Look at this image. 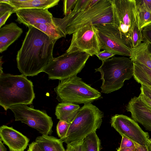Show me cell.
<instances>
[{
	"mask_svg": "<svg viewBox=\"0 0 151 151\" xmlns=\"http://www.w3.org/2000/svg\"><path fill=\"white\" fill-rule=\"evenodd\" d=\"M21 47L18 51L17 67L22 74L33 76L42 72L53 58L56 42L33 26L28 27Z\"/></svg>",
	"mask_w": 151,
	"mask_h": 151,
	"instance_id": "obj_1",
	"label": "cell"
},
{
	"mask_svg": "<svg viewBox=\"0 0 151 151\" xmlns=\"http://www.w3.org/2000/svg\"><path fill=\"white\" fill-rule=\"evenodd\" d=\"M35 97L33 83L26 76L0 75V105L5 110L13 106L32 104Z\"/></svg>",
	"mask_w": 151,
	"mask_h": 151,
	"instance_id": "obj_2",
	"label": "cell"
},
{
	"mask_svg": "<svg viewBox=\"0 0 151 151\" xmlns=\"http://www.w3.org/2000/svg\"><path fill=\"white\" fill-rule=\"evenodd\" d=\"M133 62L124 57L114 56L102 61L101 66L95 69L101 73V92L108 94L122 88L124 81L133 76Z\"/></svg>",
	"mask_w": 151,
	"mask_h": 151,
	"instance_id": "obj_3",
	"label": "cell"
},
{
	"mask_svg": "<svg viewBox=\"0 0 151 151\" xmlns=\"http://www.w3.org/2000/svg\"><path fill=\"white\" fill-rule=\"evenodd\" d=\"M103 117V112L91 103L84 104L70 123L65 135L60 139L67 144L83 140L100 128Z\"/></svg>",
	"mask_w": 151,
	"mask_h": 151,
	"instance_id": "obj_4",
	"label": "cell"
},
{
	"mask_svg": "<svg viewBox=\"0 0 151 151\" xmlns=\"http://www.w3.org/2000/svg\"><path fill=\"white\" fill-rule=\"evenodd\" d=\"M54 90L57 95L56 99L60 103L85 104L102 97L100 92L77 76L60 80Z\"/></svg>",
	"mask_w": 151,
	"mask_h": 151,
	"instance_id": "obj_5",
	"label": "cell"
},
{
	"mask_svg": "<svg viewBox=\"0 0 151 151\" xmlns=\"http://www.w3.org/2000/svg\"><path fill=\"white\" fill-rule=\"evenodd\" d=\"M113 14L109 0H99L94 5L73 16L64 24L67 35L90 25L112 24Z\"/></svg>",
	"mask_w": 151,
	"mask_h": 151,
	"instance_id": "obj_6",
	"label": "cell"
},
{
	"mask_svg": "<svg viewBox=\"0 0 151 151\" xmlns=\"http://www.w3.org/2000/svg\"><path fill=\"white\" fill-rule=\"evenodd\" d=\"M90 56L82 52H66L53 58L42 71L49 79L60 80L77 76L84 67Z\"/></svg>",
	"mask_w": 151,
	"mask_h": 151,
	"instance_id": "obj_7",
	"label": "cell"
},
{
	"mask_svg": "<svg viewBox=\"0 0 151 151\" xmlns=\"http://www.w3.org/2000/svg\"><path fill=\"white\" fill-rule=\"evenodd\" d=\"M109 1L113 11L112 24L132 49V33L138 21L135 0Z\"/></svg>",
	"mask_w": 151,
	"mask_h": 151,
	"instance_id": "obj_8",
	"label": "cell"
},
{
	"mask_svg": "<svg viewBox=\"0 0 151 151\" xmlns=\"http://www.w3.org/2000/svg\"><path fill=\"white\" fill-rule=\"evenodd\" d=\"M13 113L16 121H20L34 128L42 135L51 134L52 118L45 112L29 107L26 105H17L9 108Z\"/></svg>",
	"mask_w": 151,
	"mask_h": 151,
	"instance_id": "obj_9",
	"label": "cell"
},
{
	"mask_svg": "<svg viewBox=\"0 0 151 151\" xmlns=\"http://www.w3.org/2000/svg\"><path fill=\"white\" fill-rule=\"evenodd\" d=\"M101 50L98 31L95 26L90 25L73 34L70 45L66 52L80 51L92 56L97 55Z\"/></svg>",
	"mask_w": 151,
	"mask_h": 151,
	"instance_id": "obj_10",
	"label": "cell"
},
{
	"mask_svg": "<svg viewBox=\"0 0 151 151\" xmlns=\"http://www.w3.org/2000/svg\"><path fill=\"white\" fill-rule=\"evenodd\" d=\"M95 26L98 31L101 50H106L115 55L130 56L132 49L112 24H99Z\"/></svg>",
	"mask_w": 151,
	"mask_h": 151,
	"instance_id": "obj_11",
	"label": "cell"
},
{
	"mask_svg": "<svg viewBox=\"0 0 151 151\" xmlns=\"http://www.w3.org/2000/svg\"><path fill=\"white\" fill-rule=\"evenodd\" d=\"M110 123L122 136H124L139 145H148L149 133L143 130L137 123L126 115L116 114L111 118Z\"/></svg>",
	"mask_w": 151,
	"mask_h": 151,
	"instance_id": "obj_12",
	"label": "cell"
},
{
	"mask_svg": "<svg viewBox=\"0 0 151 151\" xmlns=\"http://www.w3.org/2000/svg\"><path fill=\"white\" fill-rule=\"evenodd\" d=\"M15 13L16 21L29 27L41 24H54L52 14L48 9L26 8L18 9Z\"/></svg>",
	"mask_w": 151,
	"mask_h": 151,
	"instance_id": "obj_13",
	"label": "cell"
},
{
	"mask_svg": "<svg viewBox=\"0 0 151 151\" xmlns=\"http://www.w3.org/2000/svg\"><path fill=\"white\" fill-rule=\"evenodd\" d=\"M126 110L131 114L133 119L151 131V108L144 103L139 97L132 98Z\"/></svg>",
	"mask_w": 151,
	"mask_h": 151,
	"instance_id": "obj_14",
	"label": "cell"
},
{
	"mask_svg": "<svg viewBox=\"0 0 151 151\" xmlns=\"http://www.w3.org/2000/svg\"><path fill=\"white\" fill-rule=\"evenodd\" d=\"M0 137L10 151H24L29 141L20 132L12 127L4 125L0 127Z\"/></svg>",
	"mask_w": 151,
	"mask_h": 151,
	"instance_id": "obj_15",
	"label": "cell"
},
{
	"mask_svg": "<svg viewBox=\"0 0 151 151\" xmlns=\"http://www.w3.org/2000/svg\"><path fill=\"white\" fill-rule=\"evenodd\" d=\"M23 32L22 28L14 22L6 24L0 29V52L8 47L20 37Z\"/></svg>",
	"mask_w": 151,
	"mask_h": 151,
	"instance_id": "obj_16",
	"label": "cell"
},
{
	"mask_svg": "<svg viewBox=\"0 0 151 151\" xmlns=\"http://www.w3.org/2000/svg\"><path fill=\"white\" fill-rule=\"evenodd\" d=\"M59 0H9V4L16 10L22 9L40 8L48 9L58 4Z\"/></svg>",
	"mask_w": 151,
	"mask_h": 151,
	"instance_id": "obj_17",
	"label": "cell"
},
{
	"mask_svg": "<svg viewBox=\"0 0 151 151\" xmlns=\"http://www.w3.org/2000/svg\"><path fill=\"white\" fill-rule=\"evenodd\" d=\"M80 108L78 104L69 102L59 103L55 109V115L60 120L71 123Z\"/></svg>",
	"mask_w": 151,
	"mask_h": 151,
	"instance_id": "obj_18",
	"label": "cell"
},
{
	"mask_svg": "<svg viewBox=\"0 0 151 151\" xmlns=\"http://www.w3.org/2000/svg\"><path fill=\"white\" fill-rule=\"evenodd\" d=\"M133 62L143 65L151 69V54L147 43L142 42L132 49L129 58Z\"/></svg>",
	"mask_w": 151,
	"mask_h": 151,
	"instance_id": "obj_19",
	"label": "cell"
},
{
	"mask_svg": "<svg viewBox=\"0 0 151 151\" xmlns=\"http://www.w3.org/2000/svg\"><path fill=\"white\" fill-rule=\"evenodd\" d=\"M35 142L42 151H64L63 142L60 139L48 135L37 137Z\"/></svg>",
	"mask_w": 151,
	"mask_h": 151,
	"instance_id": "obj_20",
	"label": "cell"
},
{
	"mask_svg": "<svg viewBox=\"0 0 151 151\" xmlns=\"http://www.w3.org/2000/svg\"><path fill=\"white\" fill-rule=\"evenodd\" d=\"M133 77L134 80L151 90V69L145 65L133 62Z\"/></svg>",
	"mask_w": 151,
	"mask_h": 151,
	"instance_id": "obj_21",
	"label": "cell"
},
{
	"mask_svg": "<svg viewBox=\"0 0 151 151\" xmlns=\"http://www.w3.org/2000/svg\"><path fill=\"white\" fill-rule=\"evenodd\" d=\"M101 142L96 132L86 136L83 139V151H100Z\"/></svg>",
	"mask_w": 151,
	"mask_h": 151,
	"instance_id": "obj_22",
	"label": "cell"
},
{
	"mask_svg": "<svg viewBox=\"0 0 151 151\" xmlns=\"http://www.w3.org/2000/svg\"><path fill=\"white\" fill-rule=\"evenodd\" d=\"M33 26L40 30L56 42L61 38L65 37L63 34L56 28L54 24H38Z\"/></svg>",
	"mask_w": 151,
	"mask_h": 151,
	"instance_id": "obj_23",
	"label": "cell"
},
{
	"mask_svg": "<svg viewBox=\"0 0 151 151\" xmlns=\"http://www.w3.org/2000/svg\"><path fill=\"white\" fill-rule=\"evenodd\" d=\"M136 9L138 28L139 30H142L144 27L151 23V12L139 6H136Z\"/></svg>",
	"mask_w": 151,
	"mask_h": 151,
	"instance_id": "obj_24",
	"label": "cell"
},
{
	"mask_svg": "<svg viewBox=\"0 0 151 151\" xmlns=\"http://www.w3.org/2000/svg\"><path fill=\"white\" fill-rule=\"evenodd\" d=\"M90 0H77L73 10L63 18L65 23L80 12L88 8Z\"/></svg>",
	"mask_w": 151,
	"mask_h": 151,
	"instance_id": "obj_25",
	"label": "cell"
},
{
	"mask_svg": "<svg viewBox=\"0 0 151 151\" xmlns=\"http://www.w3.org/2000/svg\"><path fill=\"white\" fill-rule=\"evenodd\" d=\"M142 42V30H139L138 28L137 21L135 25L132 33V49L138 46Z\"/></svg>",
	"mask_w": 151,
	"mask_h": 151,
	"instance_id": "obj_26",
	"label": "cell"
},
{
	"mask_svg": "<svg viewBox=\"0 0 151 151\" xmlns=\"http://www.w3.org/2000/svg\"><path fill=\"white\" fill-rule=\"evenodd\" d=\"M70 123L66 121L60 120L58 122L56 127L58 136L60 138H63L65 135L70 125Z\"/></svg>",
	"mask_w": 151,
	"mask_h": 151,
	"instance_id": "obj_27",
	"label": "cell"
},
{
	"mask_svg": "<svg viewBox=\"0 0 151 151\" xmlns=\"http://www.w3.org/2000/svg\"><path fill=\"white\" fill-rule=\"evenodd\" d=\"M66 151H83V140L67 144Z\"/></svg>",
	"mask_w": 151,
	"mask_h": 151,
	"instance_id": "obj_28",
	"label": "cell"
},
{
	"mask_svg": "<svg viewBox=\"0 0 151 151\" xmlns=\"http://www.w3.org/2000/svg\"><path fill=\"white\" fill-rule=\"evenodd\" d=\"M142 42L151 43V23L142 30Z\"/></svg>",
	"mask_w": 151,
	"mask_h": 151,
	"instance_id": "obj_29",
	"label": "cell"
},
{
	"mask_svg": "<svg viewBox=\"0 0 151 151\" xmlns=\"http://www.w3.org/2000/svg\"><path fill=\"white\" fill-rule=\"evenodd\" d=\"M77 0H64L63 1V13L66 16L71 12V9L75 6Z\"/></svg>",
	"mask_w": 151,
	"mask_h": 151,
	"instance_id": "obj_30",
	"label": "cell"
},
{
	"mask_svg": "<svg viewBox=\"0 0 151 151\" xmlns=\"http://www.w3.org/2000/svg\"><path fill=\"white\" fill-rule=\"evenodd\" d=\"M15 8L9 4L0 2V17L7 12H15Z\"/></svg>",
	"mask_w": 151,
	"mask_h": 151,
	"instance_id": "obj_31",
	"label": "cell"
},
{
	"mask_svg": "<svg viewBox=\"0 0 151 151\" xmlns=\"http://www.w3.org/2000/svg\"><path fill=\"white\" fill-rule=\"evenodd\" d=\"M119 148H130L136 147L134 142L130 139L122 136Z\"/></svg>",
	"mask_w": 151,
	"mask_h": 151,
	"instance_id": "obj_32",
	"label": "cell"
},
{
	"mask_svg": "<svg viewBox=\"0 0 151 151\" xmlns=\"http://www.w3.org/2000/svg\"><path fill=\"white\" fill-rule=\"evenodd\" d=\"M115 55L106 50H103L102 51H100L96 55L98 58L102 61L106 60L110 58H111Z\"/></svg>",
	"mask_w": 151,
	"mask_h": 151,
	"instance_id": "obj_33",
	"label": "cell"
},
{
	"mask_svg": "<svg viewBox=\"0 0 151 151\" xmlns=\"http://www.w3.org/2000/svg\"><path fill=\"white\" fill-rule=\"evenodd\" d=\"M136 5L144 7L151 12V0H135Z\"/></svg>",
	"mask_w": 151,
	"mask_h": 151,
	"instance_id": "obj_34",
	"label": "cell"
},
{
	"mask_svg": "<svg viewBox=\"0 0 151 151\" xmlns=\"http://www.w3.org/2000/svg\"><path fill=\"white\" fill-rule=\"evenodd\" d=\"M139 97L144 103L151 108V99L146 96L142 91Z\"/></svg>",
	"mask_w": 151,
	"mask_h": 151,
	"instance_id": "obj_35",
	"label": "cell"
},
{
	"mask_svg": "<svg viewBox=\"0 0 151 151\" xmlns=\"http://www.w3.org/2000/svg\"><path fill=\"white\" fill-rule=\"evenodd\" d=\"M12 13V12H7L0 17V28L5 24L6 20Z\"/></svg>",
	"mask_w": 151,
	"mask_h": 151,
	"instance_id": "obj_36",
	"label": "cell"
},
{
	"mask_svg": "<svg viewBox=\"0 0 151 151\" xmlns=\"http://www.w3.org/2000/svg\"><path fill=\"white\" fill-rule=\"evenodd\" d=\"M27 151H42L35 142H33L29 145Z\"/></svg>",
	"mask_w": 151,
	"mask_h": 151,
	"instance_id": "obj_37",
	"label": "cell"
},
{
	"mask_svg": "<svg viewBox=\"0 0 151 151\" xmlns=\"http://www.w3.org/2000/svg\"><path fill=\"white\" fill-rule=\"evenodd\" d=\"M140 91H142L144 94L151 99V90L147 88L142 85L140 88Z\"/></svg>",
	"mask_w": 151,
	"mask_h": 151,
	"instance_id": "obj_38",
	"label": "cell"
},
{
	"mask_svg": "<svg viewBox=\"0 0 151 151\" xmlns=\"http://www.w3.org/2000/svg\"><path fill=\"white\" fill-rule=\"evenodd\" d=\"M134 143L136 147L139 151H149L148 146H141L135 142Z\"/></svg>",
	"mask_w": 151,
	"mask_h": 151,
	"instance_id": "obj_39",
	"label": "cell"
},
{
	"mask_svg": "<svg viewBox=\"0 0 151 151\" xmlns=\"http://www.w3.org/2000/svg\"><path fill=\"white\" fill-rule=\"evenodd\" d=\"M136 147L130 148H118L117 149V151H135Z\"/></svg>",
	"mask_w": 151,
	"mask_h": 151,
	"instance_id": "obj_40",
	"label": "cell"
},
{
	"mask_svg": "<svg viewBox=\"0 0 151 151\" xmlns=\"http://www.w3.org/2000/svg\"><path fill=\"white\" fill-rule=\"evenodd\" d=\"M0 151H6V148L5 147L2 142V140L0 139Z\"/></svg>",
	"mask_w": 151,
	"mask_h": 151,
	"instance_id": "obj_41",
	"label": "cell"
},
{
	"mask_svg": "<svg viewBox=\"0 0 151 151\" xmlns=\"http://www.w3.org/2000/svg\"><path fill=\"white\" fill-rule=\"evenodd\" d=\"M2 56L0 57V75L2 74L3 73L2 70V65L3 62L1 60V58Z\"/></svg>",
	"mask_w": 151,
	"mask_h": 151,
	"instance_id": "obj_42",
	"label": "cell"
},
{
	"mask_svg": "<svg viewBox=\"0 0 151 151\" xmlns=\"http://www.w3.org/2000/svg\"><path fill=\"white\" fill-rule=\"evenodd\" d=\"M148 147L149 151H151V138L149 139Z\"/></svg>",
	"mask_w": 151,
	"mask_h": 151,
	"instance_id": "obj_43",
	"label": "cell"
},
{
	"mask_svg": "<svg viewBox=\"0 0 151 151\" xmlns=\"http://www.w3.org/2000/svg\"><path fill=\"white\" fill-rule=\"evenodd\" d=\"M135 151H139L138 149L136 147V149L135 150Z\"/></svg>",
	"mask_w": 151,
	"mask_h": 151,
	"instance_id": "obj_44",
	"label": "cell"
},
{
	"mask_svg": "<svg viewBox=\"0 0 151 151\" xmlns=\"http://www.w3.org/2000/svg\"><path fill=\"white\" fill-rule=\"evenodd\" d=\"M64 151H66V150H64Z\"/></svg>",
	"mask_w": 151,
	"mask_h": 151,
	"instance_id": "obj_45",
	"label": "cell"
},
{
	"mask_svg": "<svg viewBox=\"0 0 151 151\" xmlns=\"http://www.w3.org/2000/svg\"></svg>",
	"mask_w": 151,
	"mask_h": 151,
	"instance_id": "obj_46",
	"label": "cell"
}]
</instances>
